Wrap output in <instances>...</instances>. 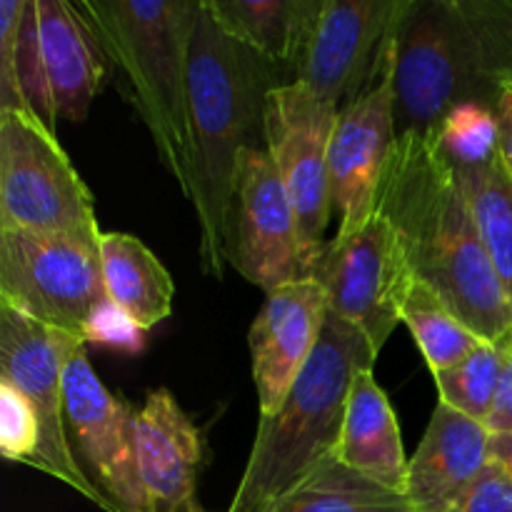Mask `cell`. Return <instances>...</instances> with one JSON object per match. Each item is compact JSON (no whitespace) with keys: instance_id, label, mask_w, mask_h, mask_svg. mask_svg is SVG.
<instances>
[{"instance_id":"cell-1","label":"cell","mask_w":512,"mask_h":512,"mask_svg":"<svg viewBox=\"0 0 512 512\" xmlns=\"http://www.w3.org/2000/svg\"><path fill=\"white\" fill-rule=\"evenodd\" d=\"M410 270L485 343L512 345L505 290L438 135H398L378 198Z\"/></svg>"},{"instance_id":"cell-2","label":"cell","mask_w":512,"mask_h":512,"mask_svg":"<svg viewBox=\"0 0 512 512\" xmlns=\"http://www.w3.org/2000/svg\"><path fill=\"white\" fill-rule=\"evenodd\" d=\"M280 68L230 38L200 0L188 55V113L193 138L190 203L198 215L200 263L223 280L225 220L240 155L263 148L265 103Z\"/></svg>"},{"instance_id":"cell-3","label":"cell","mask_w":512,"mask_h":512,"mask_svg":"<svg viewBox=\"0 0 512 512\" xmlns=\"http://www.w3.org/2000/svg\"><path fill=\"white\" fill-rule=\"evenodd\" d=\"M395 40L398 135H438L465 103L495 110L512 85V3L408 0Z\"/></svg>"},{"instance_id":"cell-4","label":"cell","mask_w":512,"mask_h":512,"mask_svg":"<svg viewBox=\"0 0 512 512\" xmlns=\"http://www.w3.org/2000/svg\"><path fill=\"white\" fill-rule=\"evenodd\" d=\"M378 360L355 325L328 310L313 358L273 418H260L228 512H263L333 458L355 375Z\"/></svg>"},{"instance_id":"cell-5","label":"cell","mask_w":512,"mask_h":512,"mask_svg":"<svg viewBox=\"0 0 512 512\" xmlns=\"http://www.w3.org/2000/svg\"><path fill=\"white\" fill-rule=\"evenodd\" d=\"M105 58L123 73L130 103L153 138L163 168L185 198L193 188L188 55L200 0L75 3Z\"/></svg>"},{"instance_id":"cell-6","label":"cell","mask_w":512,"mask_h":512,"mask_svg":"<svg viewBox=\"0 0 512 512\" xmlns=\"http://www.w3.org/2000/svg\"><path fill=\"white\" fill-rule=\"evenodd\" d=\"M0 300L88 343L113 310L103 283L100 240L0 228Z\"/></svg>"},{"instance_id":"cell-7","label":"cell","mask_w":512,"mask_h":512,"mask_svg":"<svg viewBox=\"0 0 512 512\" xmlns=\"http://www.w3.org/2000/svg\"><path fill=\"white\" fill-rule=\"evenodd\" d=\"M0 228L100 240L88 185L33 113L0 110Z\"/></svg>"},{"instance_id":"cell-8","label":"cell","mask_w":512,"mask_h":512,"mask_svg":"<svg viewBox=\"0 0 512 512\" xmlns=\"http://www.w3.org/2000/svg\"><path fill=\"white\" fill-rule=\"evenodd\" d=\"M83 340L48 328L0 300V380L28 398L38 420V455L30 468L60 480L100 510L113 512L93 480L85 475L65 425L63 365Z\"/></svg>"},{"instance_id":"cell-9","label":"cell","mask_w":512,"mask_h":512,"mask_svg":"<svg viewBox=\"0 0 512 512\" xmlns=\"http://www.w3.org/2000/svg\"><path fill=\"white\" fill-rule=\"evenodd\" d=\"M338 113L298 80L275 85L265 103L263 148L273 158L298 215L310 275L328 245L325 230L333 213L328 150Z\"/></svg>"},{"instance_id":"cell-10","label":"cell","mask_w":512,"mask_h":512,"mask_svg":"<svg viewBox=\"0 0 512 512\" xmlns=\"http://www.w3.org/2000/svg\"><path fill=\"white\" fill-rule=\"evenodd\" d=\"M310 278L325 290L330 313L355 325L380 355L403 323L400 310L415 273L395 228L375 213L363 230L330 240Z\"/></svg>"},{"instance_id":"cell-11","label":"cell","mask_w":512,"mask_h":512,"mask_svg":"<svg viewBox=\"0 0 512 512\" xmlns=\"http://www.w3.org/2000/svg\"><path fill=\"white\" fill-rule=\"evenodd\" d=\"M225 258L265 293L310 278L298 215L265 148L240 155L225 220Z\"/></svg>"},{"instance_id":"cell-12","label":"cell","mask_w":512,"mask_h":512,"mask_svg":"<svg viewBox=\"0 0 512 512\" xmlns=\"http://www.w3.org/2000/svg\"><path fill=\"white\" fill-rule=\"evenodd\" d=\"M65 425L85 475L113 512H150L138 473L135 413L128 400L110 393L85 355V343L63 365Z\"/></svg>"},{"instance_id":"cell-13","label":"cell","mask_w":512,"mask_h":512,"mask_svg":"<svg viewBox=\"0 0 512 512\" xmlns=\"http://www.w3.org/2000/svg\"><path fill=\"white\" fill-rule=\"evenodd\" d=\"M400 25V23H398ZM385 48L383 68L375 83L358 100L343 108L335 120L328 150L330 200L340 215L335 238L363 230L378 213L380 188L398 143L395 128V40Z\"/></svg>"},{"instance_id":"cell-14","label":"cell","mask_w":512,"mask_h":512,"mask_svg":"<svg viewBox=\"0 0 512 512\" xmlns=\"http://www.w3.org/2000/svg\"><path fill=\"white\" fill-rule=\"evenodd\" d=\"M408 0H323L295 80L333 108H348L378 78Z\"/></svg>"},{"instance_id":"cell-15","label":"cell","mask_w":512,"mask_h":512,"mask_svg":"<svg viewBox=\"0 0 512 512\" xmlns=\"http://www.w3.org/2000/svg\"><path fill=\"white\" fill-rule=\"evenodd\" d=\"M328 298L313 278L265 293L248 345L260 418H273L320 343Z\"/></svg>"},{"instance_id":"cell-16","label":"cell","mask_w":512,"mask_h":512,"mask_svg":"<svg viewBox=\"0 0 512 512\" xmlns=\"http://www.w3.org/2000/svg\"><path fill=\"white\" fill-rule=\"evenodd\" d=\"M135 450L150 512H200L195 485L203 440L165 388L153 390L135 413Z\"/></svg>"},{"instance_id":"cell-17","label":"cell","mask_w":512,"mask_h":512,"mask_svg":"<svg viewBox=\"0 0 512 512\" xmlns=\"http://www.w3.org/2000/svg\"><path fill=\"white\" fill-rule=\"evenodd\" d=\"M490 433L483 423L438 403L408 463L405 495L418 512H445L490 465Z\"/></svg>"},{"instance_id":"cell-18","label":"cell","mask_w":512,"mask_h":512,"mask_svg":"<svg viewBox=\"0 0 512 512\" xmlns=\"http://www.w3.org/2000/svg\"><path fill=\"white\" fill-rule=\"evenodd\" d=\"M43 83L55 118L83 123L105 80V53L68 0H33Z\"/></svg>"},{"instance_id":"cell-19","label":"cell","mask_w":512,"mask_h":512,"mask_svg":"<svg viewBox=\"0 0 512 512\" xmlns=\"http://www.w3.org/2000/svg\"><path fill=\"white\" fill-rule=\"evenodd\" d=\"M333 458L353 473L405 495L408 463L398 418L373 368L355 375Z\"/></svg>"},{"instance_id":"cell-20","label":"cell","mask_w":512,"mask_h":512,"mask_svg":"<svg viewBox=\"0 0 512 512\" xmlns=\"http://www.w3.org/2000/svg\"><path fill=\"white\" fill-rule=\"evenodd\" d=\"M100 265L110 305L135 330L145 333L173 313V275L143 240L128 233H103Z\"/></svg>"},{"instance_id":"cell-21","label":"cell","mask_w":512,"mask_h":512,"mask_svg":"<svg viewBox=\"0 0 512 512\" xmlns=\"http://www.w3.org/2000/svg\"><path fill=\"white\" fill-rule=\"evenodd\" d=\"M215 23L275 68H298L323 0H203Z\"/></svg>"},{"instance_id":"cell-22","label":"cell","mask_w":512,"mask_h":512,"mask_svg":"<svg viewBox=\"0 0 512 512\" xmlns=\"http://www.w3.org/2000/svg\"><path fill=\"white\" fill-rule=\"evenodd\" d=\"M263 512H418L408 495L393 493L363 475L353 473L335 458L325 460L320 468L293 490L268 505Z\"/></svg>"},{"instance_id":"cell-23","label":"cell","mask_w":512,"mask_h":512,"mask_svg":"<svg viewBox=\"0 0 512 512\" xmlns=\"http://www.w3.org/2000/svg\"><path fill=\"white\" fill-rule=\"evenodd\" d=\"M473 205L490 263L505 290L512 320V180L500 153L478 165H455Z\"/></svg>"},{"instance_id":"cell-24","label":"cell","mask_w":512,"mask_h":512,"mask_svg":"<svg viewBox=\"0 0 512 512\" xmlns=\"http://www.w3.org/2000/svg\"><path fill=\"white\" fill-rule=\"evenodd\" d=\"M400 320L413 333L433 375L458 365L485 343L418 278L413 280L408 295H405Z\"/></svg>"},{"instance_id":"cell-25","label":"cell","mask_w":512,"mask_h":512,"mask_svg":"<svg viewBox=\"0 0 512 512\" xmlns=\"http://www.w3.org/2000/svg\"><path fill=\"white\" fill-rule=\"evenodd\" d=\"M510 348L512 345L483 343L458 365L435 373L440 403L478 423H488Z\"/></svg>"},{"instance_id":"cell-26","label":"cell","mask_w":512,"mask_h":512,"mask_svg":"<svg viewBox=\"0 0 512 512\" xmlns=\"http://www.w3.org/2000/svg\"><path fill=\"white\" fill-rule=\"evenodd\" d=\"M438 140L455 165H478L498 153V115L480 103H465L443 120Z\"/></svg>"},{"instance_id":"cell-27","label":"cell","mask_w":512,"mask_h":512,"mask_svg":"<svg viewBox=\"0 0 512 512\" xmlns=\"http://www.w3.org/2000/svg\"><path fill=\"white\" fill-rule=\"evenodd\" d=\"M38 445V420L28 398L8 380H0V453L8 463L33 465Z\"/></svg>"},{"instance_id":"cell-28","label":"cell","mask_w":512,"mask_h":512,"mask_svg":"<svg viewBox=\"0 0 512 512\" xmlns=\"http://www.w3.org/2000/svg\"><path fill=\"white\" fill-rule=\"evenodd\" d=\"M28 0L0 3V110H30L18 70V38Z\"/></svg>"},{"instance_id":"cell-29","label":"cell","mask_w":512,"mask_h":512,"mask_svg":"<svg viewBox=\"0 0 512 512\" xmlns=\"http://www.w3.org/2000/svg\"><path fill=\"white\" fill-rule=\"evenodd\" d=\"M445 512H512V478L495 463Z\"/></svg>"},{"instance_id":"cell-30","label":"cell","mask_w":512,"mask_h":512,"mask_svg":"<svg viewBox=\"0 0 512 512\" xmlns=\"http://www.w3.org/2000/svg\"><path fill=\"white\" fill-rule=\"evenodd\" d=\"M490 433H512V348L508 353V363H505L503 378H500L498 395H495V405L490 410V418L485 423Z\"/></svg>"},{"instance_id":"cell-31","label":"cell","mask_w":512,"mask_h":512,"mask_svg":"<svg viewBox=\"0 0 512 512\" xmlns=\"http://www.w3.org/2000/svg\"><path fill=\"white\" fill-rule=\"evenodd\" d=\"M495 115H498V153L512 180V85L500 93Z\"/></svg>"},{"instance_id":"cell-32","label":"cell","mask_w":512,"mask_h":512,"mask_svg":"<svg viewBox=\"0 0 512 512\" xmlns=\"http://www.w3.org/2000/svg\"><path fill=\"white\" fill-rule=\"evenodd\" d=\"M490 463L512 478V433H495L490 438Z\"/></svg>"}]
</instances>
